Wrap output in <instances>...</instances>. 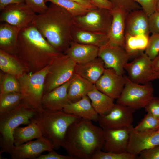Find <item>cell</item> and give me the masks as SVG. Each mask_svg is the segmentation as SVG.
I'll return each instance as SVG.
<instances>
[{
  "mask_svg": "<svg viewBox=\"0 0 159 159\" xmlns=\"http://www.w3.org/2000/svg\"><path fill=\"white\" fill-rule=\"evenodd\" d=\"M71 36L72 42L92 45L99 48L107 45L109 42L107 34L91 32L74 25L71 31Z\"/></svg>",
  "mask_w": 159,
  "mask_h": 159,
  "instance_id": "23",
  "label": "cell"
},
{
  "mask_svg": "<svg viewBox=\"0 0 159 159\" xmlns=\"http://www.w3.org/2000/svg\"><path fill=\"white\" fill-rule=\"evenodd\" d=\"M81 6L88 9H92L97 7L94 5L91 0H71Z\"/></svg>",
  "mask_w": 159,
  "mask_h": 159,
  "instance_id": "45",
  "label": "cell"
},
{
  "mask_svg": "<svg viewBox=\"0 0 159 159\" xmlns=\"http://www.w3.org/2000/svg\"><path fill=\"white\" fill-rule=\"evenodd\" d=\"M73 19L65 9L51 2L46 11L36 15L32 24L55 50L64 53L72 42Z\"/></svg>",
  "mask_w": 159,
  "mask_h": 159,
  "instance_id": "2",
  "label": "cell"
},
{
  "mask_svg": "<svg viewBox=\"0 0 159 159\" xmlns=\"http://www.w3.org/2000/svg\"><path fill=\"white\" fill-rule=\"evenodd\" d=\"M22 100V95L20 92L0 95V115L16 107L21 103Z\"/></svg>",
  "mask_w": 159,
  "mask_h": 159,
  "instance_id": "31",
  "label": "cell"
},
{
  "mask_svg": "<svg viewBox=\"0 0 159 159\" xmlns=\"http://www.w3.org/2000/svg\"><path fill=\"white\" fill-rule=\"evenodd\" d=\"M150 30L152 34H159V13L155 12L149 16Z\"/></svg>",
  "mask_w": 159,
  "mask_h": 159,
  "instance_id": "42",
  "label": "cell"
},
{
  "mask_svg": "<svg viewBox=\"0 0 159 159\" xmlns=\"http://www.w3.org/2000/svg\"><path fill=\"white\" fill-rule=\"evenodd\" d=\"M49 66L34 73L25 72L17 78L22 96L21 103L37 111L42 109L44 84Z\"/></svg>",
  "mask_w": 159,
  "mask_h": 159,
  "instance_id": "6",
  "label": "cell"
},
{
  "mask_svg": "<svg viewBox=\"0 0 159 159\" xmlns=\"http://www.w3.org/2000/svg\"><path fill=\"white\" fill-rule=\"evenodd\" d=\"M21 28L6 22L0 24V49L15 54L18 38Z\"/></svg>",
  "mask_w": 159,
  "mask_h": 159,
  "instance_id": "25",
  "label": "cell"
},
{
  "mask_svg": "<svg viewBox=\"0 0 159 159\" xmlns=\"http://www.w3.org/2000/svg\"><path fill=\"white\" fill-rule=\"evenodd\" d=\"M36 159H75L70 155H64L58 154L53 150L48 154L40 155Z\"/></svg>",
  "mask_w": 159,
  "mask_h": 159,
  "instance_id": "43",
  "label": "cell"
},
{
  "mask_svg": "<svg viewBox=\"0 0 159 159\" xmlns=\"http://www.w3.org/2000/svg\"><path fill=\"white\" fill-rule=\"evenodd\" d=\"M98 57L103 61L105 69L112 68L121 75H124V66L131 58L124 48L108 44L99 48Z\"/></svg>",
  "mask_w": 159,
  "mask_h": 159,
  "instance_id": "13",
  "label": "cell"
},
{
  "mask_svg": "<svg viewBox=\"0 0 159 159\" xmlns=\"http://www.w3.org/2000/svg\"><path fill=\"white\" fill-rule=\"evenodd\" d=\"M114 7L123 9L128 11L142 9L140 6L133 0H109Z\"/></svg>",
  "mask_w": 159,
  "mask_h": 159,
  "instance_id": "37",
  "label": "cell"
},
{
  "mask_svg": "<svg viewBox=\"0 0 159 159\" xmlns=\"http://www.w3.org/2000/svg\"><path fill=\"white\" fill-rule=\"evenodd\" d=\"M45 3L50 1L62 7L73 17L85 14L88 9L71 0H45Z\"/></svg>",
  "mask_w": 159,
  "mask_h": 159,
  "instance_id": "32",
  "label": "cell"
},
{
  "mask_svg": "<svg viewBox=\"0 0 159 159\" xmlns=\"http://www.w3.org/2000/svg\"><path fill=\"white\" fill-rule=\"evenodd\" d=\"M153 68L154 72H159V53L152 60Z\"/></svg>",
  "mask_w": 159,
  "mask_h": 159,
  "instance_id": "47",
  "label": "cell"
},
{
  "mask_svg": "<svg viewBox=\"0 0 159 159\" xmlns=\"http://www.w3.org/2000/svg\"><path fill=\"white\" fill-rule=\"evenodd\" d=\"M105 69L103 61L98 57L89 62L76 64L75 74L95 85L102 74Z\"/></svg>",
  "mask_w": 159,
  "mask_h": 159,
  "instance_id": "24",
  "label": "cell"
},
{
  "mask_svg": "<svg viewBox=\"0 0 159 159\" xmlns=\"http://www.w3.org/2000/svg\"><path fill=\"white\" fill-rule=\"evenodd\" d=\"M159 127V118L147 113L134 129L138 132L157 130Z\"/></svg>",
  "mask_w": 159,
  "mask_h": 159,
  "instance_id": "34",
  "label": "cell"
},
{
  "mask_svg": "<svg viewBox=\"0 0 159 159\" xmlns=\"http://www.w3.org/2000/svg\"><path fill=\"white\" fill-rule=\"evenodd\" d=\"M139 155L137 159H159V145L145 150Z\"/></svg>",
  "mask_w": 159,
  "mask_h": 159,
  "instance_id": "41",
  "label": "cell"
},
{
  "mask_svg": "<svg viewBox=\"0 0 159 159\" xmlns=\"http://www.w3.org/2000/svg\"><path fill=\"white\" fill-rule=\"evenodd\" d=\"M104 143L103 129L81 118L69 127L62 147L75 159H91Z\"/></svg>",
  "mask_w": 159,
  "mask_h": 159,
  "instance_id": "3",
  "label": "cell"
},
{
  "mask_svg": "<svg viewBox=\"0 0 159 159\" xmlns=\"http://www.w3.org/2000/svg\"><path fill=\"white\" fill-rule=\"evenodd\" d=\"M54 149L52 143L44 137L29 141L18 146H14L11 158L12 159H36L43 152Z\"/></svg>",
  "mask_w": 159,
  "mask_h": 159,
  "instance_id": "16",
  "label": "cell"
},
{
  "mask_svg": "<svg viewBox=\"0 0 159 159\" xmlns=\"http://www.w3.org/2000/svg\"><path fill=\"white\" fill-rule=\"evenodd\" d=\"M155 12L159 13V0H157L155 6Z\"/></svg>",
  "mask_w": 159,
  "mask_h": 159,
  "instance_id": "48",
  "label": "cell"
},
{
  "mask_svg": "<svg viewBox=\"0 0 159 159\" xmlns=\"http://www.w3.org/2000/svg\"><path fill=\"white\" fill-rule=\"evenodd\" d=\"M131 127L103 129L104 143L102 150L117 153L127 152Z\"/></svg>",
  "mask_w": 159,
  "mask_h": 159,
  "instance_id": "14",
  "label": "cell"
},
{
  "mask_svg": "<svg viewBox=\"0 0 159 159\" xmlns=\"http://www.w3.org/2000/svg\"><path fill=\"white\" fill-rule=\"evenodd\" d=\"M138 4L142 9L149 16L155 12L157 0H133Z\"/></svg>",
  "mask_w": 159,
  "mask_h": 159,
  "instance_id": "39",
  "label": "cell"
},
{
  "mask_svg": "<svg viewBox=\"0 0 159 159\" xmlns=\"http://www.w3.org/2000/svg\"><path fill=\"white\" fill-rule=\"evenodd\" d=\"M135 110L116 103L107 114L99 115L98 122L103 129L130 128L132 126Z\"/></svg>",
  "mask_w": 159,
  "mask_h": 159,
  "instance_id": "10",
  "label": "cell"
},
{
  "mask_svg": "<svg viewBox=\"0 0 159 159\" xmlns=\"http://www.w3.org/2000/svg\"><path fill=\"white\" fill-rule=\"evenodd\" d=\"M23 2H24V0H0V10L10 4Z\"/></svg>",
  "mask_w": 159,
  "mask_h": 159,
  "instance_id": "46",
  "label": "cell"
},
{
  "mask_svg": "<svg viewBox=\"0 0 159 159\" xmlns=\"http://www.w3.org/2000/svg\"><path fill=\"white\" fill-rule=\"evenodd\" d=\"M1 11V22L21 29L31 25L37 15L25 2L9 5Z\"/></svg>",
  "mask_w": 159,
  "mask_h": 159,
  "instance_id": "11",
  "label": "cell"
},
{
  "mask_svg": "<svg viewBox=\"0 0 159 159\" xmlns=\"http://www.w3.org/2000/svg\"><path fill=\"white\" fill-rule=\"evenodd\" d=\"M71 79L44 95L41 104L43 109L51 112L60 111L63 110L66 106L71 102L67 93V89Z\"/></svg>",
  "mask_w": 159,
  "mask_h": 159,
  "instance_id": "19",
  "label": "cell"
},
{
  "mask_svg": "<svg viewBox=\"0 0 159 159\" xmlns=\"http://www.w3.org/2000/svg\"><path fill=\"white\" fill-rule=\"evenodd\" d=\"M149 37L143 34L125 35V49L131 58L136 57L144 52L148 46Z\"/></svg>",
  "mask_w": 159,
  "mask_h": 159,
  "instance_id": "30",
  "label": "cell"
},
{
  "mask_svg": "<svg viewBox=\"0 0 159 159\" xmlns=\"http://www.w3.org/2000/svg\"><path fill=\"white\" fill-rule=\"evenodd\" d=\"M157 130L159 131V128H158V129Z\"/></svg>",
  "mask_w": 159,
  "mask_h": 159,
  "instance_id": "50",
  "label": "cell"
},
{
  "mask_svg": "<svg viewBox=\"0 0 159 159\" xmlns=\"http://www.w3.org/2000/svg\"><path fill=\"white\" fill-rule=\"evenodd\" d=\"M149 37L145 53L152 60L159 53V34L153 33Z\"/></svg>",
  "mask_w": 159,
  "mask_h": 159,
  "instance_id": "36",
  "label": "cell"
},
{
  "mask_svg": "<svg viewBox=\"0 0 159 159\" xmlns=\"http://www.w3.org/2000/svg\"><path fill=\"white\" fill-rule=\"evenodd\" d=\"M31 122L26 127H18L14 133V143L15 146H18L43 136L42 132L36 122L31 119Z\"/></svg>",
  "mask_w": 159,
  "mask_h": 159,
  "instance_id": "29",
  "label": "cell"
},
{
  "mask_svg": "<svg viewBox=\"0 0 159 159\" xmlns=\"http://www.w3.org/2000/svg\"><path fill=\"white\" fill-rule=\"evenodd\" d=\"M0 69L4 73L17 78L26 72L21 62L14 54L0 49Z\"/></svg>",
  "mask_w": 159,
  "mask_h": 159,
  "instance_id": "28",
  "label": "cell"
},
{
  "mask_svg": "<svg viewBox=\"0 0 159 159\" xmlns=\"http://www.w3.org/2000/svg\"><path fill=\"white\" fill-rule=\"evenodd\" d=\"M94 5L98 8L112 10L114 7L109 0H91Z\"/></svg>",
  "mask_w": 159,
  "mask_h": 159,
  "instance_id": "44",
  "label": "cell"
},
{
  "mask_svg": "<svg viewBox=\"0 0 159 159\" xmlns=\"http://www.w3.org/2000/svg\"><path fill=\"white\" fill-rule=\"evenodd\" d=\"M124 69L127 72L129 79L135 83L143 84L153 80L155 72L152 60L145 52L135 57L131 62L127 63Z\"/></svg>",
  "mask_w": 159,
  "mask_h": 159,
  "instance_id": "12",
  "label": "cell"
},
{
  "mask_svg": "<svg viewBox=\"0 0 159 159\" xmlns=\"http://www.w3.org/2000/svg\"><path fill=\"white\" fill-rule=\"evenodd\" d=\"M156 79H159V72H155L153 74V80Z\"/></svg>",
  "mask_w": 159,
  "mask_h": 159,
  "instance_id": "49",
  "label": "cell"
},
{
  "mask_svg": "<svg viewBox=\"0 0 159 159\" xmlns=\"http://www.w3.org/2000/svg\"><path fill=\"white\" fill-rule=\"evenodd\" d=\"M24 2L35 13L39 14L44 12L48 8L45 0H24Z\"/></svg>",
  "mask_w": 159,
  "mask_h": 159,
  "instance_id": "38",
  "label": "cell"
},
{
  "mask_svg": "<svg viewBox=\"0 0 159 159\" xmlns=\"http://www.w3.org/2000/svg\"><path fill=\"white\" fill-rule=\"evenodd\" d=\"M57 52L32 24L19 32L15 55L26 72L34 73L49 66Z\"/></svg>",
  "mask_w": 159,
  "mask_h": 159,
  "instance_id": "1",
  "label": "cell"
},
{
  "mask_svg": "<svg viewBox=\"0 0 159 159\" xmlns=\"http://www.w3.org/2000/svg\"><path fill=\"white\" fill-rule=\"evenodd\" d=\"M145 111L153 116L159 118V98L153 97L144 107Z\"/></svg>",
  "mask_w": 159,
  "mask_h": 159,
  "instance_id": "40",
  "label": "cell"
},
{
  "mask_svg": "<svg viewBox=\"0 0 159 159\" xmlns=\"http://www.w3.org/2000/svg\"><path fill=\"white\" fill-rule=\"evenodd\" d=\"M138 156L128 152L117 153L105 152L102 150L96 152L91 159H137Z\"/></svg>",
  "mask_w": 159,
  "mask_h": 159,
  "instance_id": "35",
  "label": "cell"
},
{
  "mask_svg": "<svg viewBox=\"0 0 159 159\" xmlns=\"http://www.w3.org/2000/svg\"><path fill=\"white\" fill-rule=\"evenodd\" d=\"M63 110L82 119L98 122L99 115L94 108L87 95L78 101L71 102L66 106Z\"/></svg>",
  "mask_w": 159,
  "mask_h": 159,
  "instance_id": "22",
  "label": "cell"
},
{
  "mask_svg": "<svg viewBox=\"0 0 159 159\" xmlns=\"http://www.w3.org/2000/svg\"><path fill=\"white\" fill-rule=\"evenodd\" d=\"M1 75L0 95L13 92H20V87L17 78L5 73Z\"/></svg>",
  "mask_w": 159,
  "mask_h": 159,
  "instance_id": "33",
  "label": "cell"
},
{
  "mask_svg": "<svg viewBox=\"0 0 159 159\" xmlns=\"http://www.w3.org/2000/svg\"><path fill=\"white\" fill-rule=\"evenodd\" d=\"M36 111L21 102L13 109L0 115L1 152L11 155L15 146V130L21 125L29 124Z\"/></svg>",
  "mask_w": 159,
  "mask_h": 159,
  "instance_id": "5",
  "label": "cell"
},
{
  "mask_svg": "<svg viewBox=\"0 0 159 159\" xmlns=\"http://www.w3.org/2000/svg\"><path fill=\"white\" fill-rule=\"evenodd\" d=\"M76 64L64 53L56 57L49 65V71L44 82V94L71 80L75 74Z\"/></svg>",
  "mask_w": 159,
  "mask_h": 159,
  "instance_id": "7",
  "label": "cell"
},
{
  "mask_svg": "<svg viewBox=\"0 0 159 159\" xmlns=\"http://www.w3.org/2000/svg\"><path fill=\"white\" fill-rule=\"evenodd\" d=\"M94 85L80 75L75 74L71 79L67 89L69 99L71 102L79 100L87 95Z\"/></svg>",
  "mask_w": 159,
  "mask_h": 159,
  "instance_id": "26",
  "label": "cell"
},
{
  "mask_svg": "<svg viewBox=\"0 0 159 159\" xmlns=\"http://www.w3.org/2000/svg\"><path fill=\"white\" fill-rule=\"evenodd\" d=\"M125 34L149 37V16L142 9L129 12L125 21Z\"/></svg>",
  "mask_w": 159,
  "mask_h": 159,
  "instance_id": "20",
  "label": "cell"
},
{
  "mask_svg": "<svg viewBox=\"0 0 159 159\" xmlns=\"http://www.w3.org/2000/svg\"><path fill=\"white\" fill-rule=\"evenodd\" d=\"M125 85L116 103H120L135 110L144 108L153 96L154 88L149 82L140 84L131 80L124 75Z\"/></svg>",
  "mask_w": 159,
  "mask_h": 159,
  "instance_id": "8",
  "label": "cell"
},
{
  "mask_svg": "<svg viewBox=\"0 0 159 159\" xmlns=\"http://www.w3.org/2000/svg\"><path fill=\"white\" fill-rule=\"evenodd\" d=\"M32 118L38 125L43 136L57 150L62 147L69 127L81 118L63 110L51 112L42 108L36 111Z\"/></svg>",
  "mask_w": 159,
  "mask_h": 159,
  "instance_id": "4",
  "label": "cell"
},
{
  "mask_svg": "<svg viewBox=\"0 0 159 159\" xmlns=\"http://www.w3.org/2000/svg\"><path fill=\"white\" fill-rule=\"evenodd\" d=\"M110 11L112 21L107 34L109 39L108 44L125 48V21L129 12L117 7H114Z\"/></svg>",
  "mask_w": 159,
  "mask_h": 159,
  "instance_id": "18",
  "label": "cell"
},
{
  "mask_svg": "<svg viewBox=\"0 0 159 159\" xmlns=\"http://www.w3.org/2000/svg\"><path fill=\"white\" fill-rule=\"evenodd\" d=\"M125 82L124 75H119L112 69L107 68L105 69L95 85L100 91L117 100L123 90Z\"/></svg>",
  "mask_w": 159,
  "mask_h": 159,
  "instance_id": "15",
  "label": "cell"
},
{
  "mask_svg": "<svg viewBox=\"0 0 159 159\" xmlns=\"http://www.w3.org/2000/svg\"><path fill=\"white\" fill-rule=\"evenodd\" d=\"M159 145V131H135L130 128V138L127 152L137 155L141 152Z\"/></svg>",
  "mask_w": 159,
  "mask_h": 159,
  "instance_id": "17",
  "label": "cell"
},
{
  "mask_svg": "<svg viewBox=\"0 0 159 159\" xmlns=\"http://www.w3.org/2000/svg\"><path fill=\"white\" fill-rule=\"evenodd\" d=\"M99 48L95 46L80 44L72 41L64 53L76 64L85 63L98 57Z\"/></svg>",
  "mask_w": 159,
  "mask_h": 159,
  "instance_id": "21",
  "label": "cell"
},
{
  "mask_svg": "<svg viewBox=\"0 0 159 159\" xmlns=\"http://www.w3.org/2000/svg\"><path fill=\"white\" fill-rule=\"evenodd\" d=\"M112 21L111 11L97 8L85 14L73 17L74 26L91 32L107 34Z\"/></svg>",
  "mask_w": 159,
  "mask_h": 159,
  "instance_id": "9",
  "label": "cell"
},
{
  "mask_svg": "<svg viewBox=\"0 0 159 159\" xmlns=\"http://www.w3.org/2000/svg\"><path fill=\"white\" fill-rule=\"evenodd\" d=\"M87 96L94 108L99 115L108 113L115 104L114 99L100 91L95 85Z\"/></svg>",
  "mask_w": 159,
  "mask_h": 159,
  "instance_id": "27",
  "label": "cell"
}]
</instances>
